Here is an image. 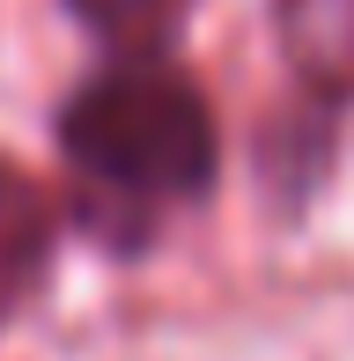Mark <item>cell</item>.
Returning a JSON list of instances; mask_svg holds the SVG:
<instances>
[{"label": "cell", "instance_id": "3", "mask_svg": "<svg viewBox=\"0 0 354 361\" xmlns=\"http://www.w3.org/2000/svg\"><path fill=\"white\" fill-rule=\"evenodd\" d=\"M44 258H52V207L15 162H0V317L37 288Z\"/></svg>", "mask_w": 354, "mask_h": 361}, {"label": "cell", "instance_id": "2", "mask_svg": "<svg viewBox=\"0 0 354 361\" xmlns=\"http://www.w3.org/2000/svg\"><path fill=\"white\" fill-rule=\"evenodd\" d=\"M281 52L317 96H354V0H281Z\"/></svg>", "mask_w": 354, "mask_h": 361}, {"label": "cell", "instance_id": "4", "mask_svg": "<svg viewBox=\"0 0 354 361\" xmlns=\"http://www.w3.org/2000/svg\"><path fill=\"white\" fill-rule=\"evenodd\" d=\"M177 8H185V0H74V15H82L96 37H111V44H155L177 23Z\"/></svg>", "mask_w": 354, "mask_h": 361}, {"label": "cell", "instance_id": "1", "mask_svg": "<svg viewBox=\"0 0 354 361\" xmlns=\"http://www.w3.org/2000/svg\"><path fill=\"white\" fill-rule=\"evenodd\" d=\"M59 147L96 192L133 207L192 200L214 177V118L200 89L155 59H126L82 81L59 111Z\"/></svg>", "mask_w": 354, "mask_h": 361}]
</instances>
